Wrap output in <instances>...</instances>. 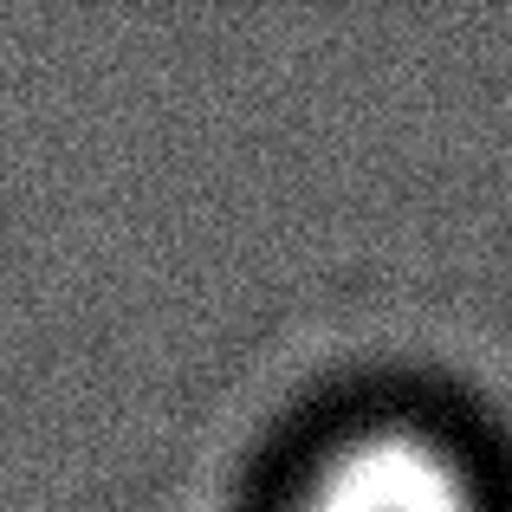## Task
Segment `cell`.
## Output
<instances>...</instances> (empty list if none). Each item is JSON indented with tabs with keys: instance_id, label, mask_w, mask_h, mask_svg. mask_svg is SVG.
<instances>
[{
	"instance_id": "cell-1",
	"label": "cell",
	"mask_w": 512,
	"mask_h": 512,
	"mask_svg": "<svg viewBox=\"0 0 512 512\" xmlns=\"http://www.w3.org/2000/svg\"><path fill=\"white\" fill-rule=\"evenodd\" d=\"M286 512H487V487L441 428L357 422L305 461Z\"/></svg>"
}]
</instances>
